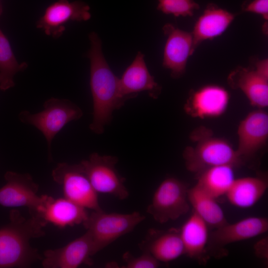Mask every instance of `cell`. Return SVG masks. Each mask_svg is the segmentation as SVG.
<instances>
[{
    "label": "cell",
    "mask_w": 268,
    "mask_h": 268,
    "mask_svg": "<svg viewBox=\"0 0 268 268\" xmlns=\"http://www.w3.org/2000/svg\"><path fill=\"white\" fill-rule=\"evenodd\" d=\"M90 47L86 56L90 60V86L93 99L91 131L102 134L111 122L113 112L128 100L121 93L119 78L113 72L104 56L102 42L98 34L88 35Z\"/></svg>",
    "instance_id": "1"
},
{
    "label": "cell",
    "mask_w": 268,
    "mask_h": 268,
    "mask_svg": "<svg viewBox=\"0 0 268 268\" xmlns=\"http://www.w3.org/2000/svg\"><path fill=\"white\" fill-rule=\"evenodd\" d=\"M46 225L36 216L27 218L18 210H11L9 222L0 228V268H25L41 260L30 241L44 236Z\"/></svg>",
    "instance_id": "2"
},
{
    "label": "cell",
    "mask_w": 268,
    "mask_h": 268,
    "mask_svg": "<svg viewBox=\"0 0 268 268\" xmlns=\"http://www.w3.org/2000/svg\"><path fill=\"white\" fill-rule=\"evenodd\" d=\"M190 138L195 144L185 148L183 157L186 169L192 173L198 175L209 168L221 165L237 167L244 164L228 140L215 136L205 127L194 130Z\"/></svg>",
    "instance_id": "3"
},
{
    "label": "cell",
    "mask_w": 268,
    "mask_h": 268,
    "mask_svg": "<svg viewBox=\"0 0 268 268\" xmlns=\"http://www.w3.org/2000/svg\"><path fill=\"white\" fill-rule=\"evenodd\" d=\"M145 218L138 211L120 213L92 211L83 225L90 236L93 255L133 231Z\"/></svg>",
    "instance_id": "4"
},
{
    "label": "cell",
    "mask_w": 268,
    "mask_h": 268,
    "mask_svg": "<svg viewBox=\"0 0 268 268\" xmlns=\"http://www.w3.org/2000/svg\"><path fill=\"white\" fill-rule=\"evenodd\" d=\"M44 110L32 114L22 111L19 119L23 123L31 125L44 135L48 145L50 158L51 143L55 135L69 122L79 119L83 115L81 109L70 101L65 99L51 98L43 105Z\"/></svg>",
    "instance_id": "5"
},
{
    "label": "cell",
    "mask_w": 268,
    "mask_h": 268,
    "mask_svg": "<svg viewBox=\"0 0 268 268\" xmlns=\"http://www.w3.org/2000/svg\"><path fill=\"white\" fill-rule=\"evenodd\" d=\"M188 190L181 180L174 177L166 178L154 192L147 212L160 223L178 219L190 210Z\"/></svg>",
    "instance_id": "6"
},
{
    "label": "cell",
    "mask_w": 268,
    "mask_h": 268,
    "mask_svg": "<svg viewBox=\"0 0 268 268\" xmlns=\"http://www.w3.org/2000/svg\"><path fill=\"white\" fill-rule=\"evenodd\" d=\"M52 176L54 181L61 186L64 198L87 209L103 210L98 193L79 163H59L53 170Z\"/></svg>",
    "instance_id": "7"
},
{
    "label": "cell",
    "mask_w": 268,
    "mask_h": 268,
    "mask_svg": "<svg viewBox=\"0 0 268 268\" xmlns=\"http://www.w3.org/2000/svg\"><path fill=\"white\" fill-rule=\"evenodd\" d=\"M118 161L115 156L93 153L79 164L98 193L109 194L123 200L128 198L129 193L124 184L125 178L115 167Z\"/></svg>",
    "instance_id": "8"
},
{
    "label": "cell",
    "mask_w": 268,
    "mask_h": 268,
    "mask_svg": "<svg viewBox=\"0 0 268 268\" xmlns=\"http://www.w3.org/2000/svg\"><path fill=\"white\" fill-rule=\"evenodd\" d=\"M5 184L0 188V205L4 207H26L30 215H36L48 195L39 196V186L28 173L7 171Z\"/></svg>",
    "instance_id": "9"
},
{
    "label": "cell",
    "mask_w": 268,
    "mask_h": 268,
    "mask_svg": "<svg viewBox=\"0 0 268 268\" xmlns=\"http://www.w3.org/2000/svg\"><path fill=\"white\" fill-rule=\"evenodd\" d=\"M90 6L76 0H58L49 5L36 23V27L48 36L60 37L65 31L66 24L70 21H87L91 18Z\"/></svg>",
    "instance_id": "10"
},
{
    "label": "cell",
    "mask_w": 268,
    "mask_h": 268,
    "mask_svg": "<svg viewBox=\"0 0 268 268\" xmlns=\"http://www.w3.org/2000/svg\"><path fill=\"white\" fill-rule=\"evenodd\" d=\"M236 151L243 164L254 157L268 138V113L265 109L254 110L242 120L237 129Z\"/></svg>",
    "instance_id": "11"
},
{
    "label": "cell",
    "mask_w": 268,
    "mask_h": 268,
    "mask_svg": "<svg viewBox=\"0 0 268 268\" xmlns=\"http://www.w3.org/2000/svg\"><path fill=\"white\" fill-rule=\"evenodd\" d=\"M162 30L166 37L162 66L170 70L172 78H180L186 71L189 57L195 52L192 33L170 23Z\"/></svg>",
    "instance_id": "12"
},
{
    "label": "cell",
    "mask_w": 268,
    "mask_h": 268,
    "mask_svg": "<svg viewBox=\"0 0 268 268\" xmlns=\"http://www.w3.org/2000/svg\"><path fill=\"white\" fill-rule=\"evenodd\" d=\"M230 99L228 91L215 84L191 91L184 105L186 113L198 119L217 118L226 111Z\"/></svg>",
    "instance_id": "13"
},
{
    "label": "cell",
    "mask_w": 268,
    "mask_h": 268,
    "mask_svg": "<svg viewBox=\"0 0 268 268\" xmlns=\"http://www.w3.org/2000/svg\"><path fill=\"white\" fill-rule=\"evenodd\" d=\"M93 255L92 241L86 231L64 247L45 251L41 264L44 268H76L82 264L92 265Z\"/></svg>",
    "instance_id": "14"
},
{
    "label": "cell",
    "mask_w": 268,
    "mask_h": 268,
    "mask_svg": "<svg viewBox=\"0 0 268 268\" xmlns=\"http://www.w3.org/2000/svg\"><path fill=\"white\" fill-rule=\"evenodd\" d=\"M268 230V219L251 216L233 223L228 222L209 234L207 246L211 250H218L232 243L258 236Z\"/></svg>",
    "instance_id": "15"
},
{
    "label": "cell",
    "mask_w": 268,
    "mask_h": 268,
    "mask_svg": "<svg viewBox=\"0 0 268 268\" xmlns=\"http://www.w3.org/2000/svg\"><path fill=\"white\" fill-rule=\"evenodd\" d=\"M144 57L142 53L138 52L119 78L121 94L128 99L135 97L142 91H147L150 97L156 99L161 92L162 87L149 73Z\"/></svg>",
    "instance_id": "16"
},
{
    "label": "cell",
    "mask_w": 268,
    "mask_h": 268,
    "mask_svg": "<svg viewBox=\"0 0 268 268\" xmlns=\"http://www.w3.org/2000/svg\"><path fill=\"white\" fill-rule=\"evenodd\" d=\"M227 82L232 88L243 92L252 106L259 109L268 106V78L252 66L237 67L228 75Z\"/></svg>",
    "instance_id": "17"
},
{
    "label": "cell",
    "mask_w": 268,
    "mask_h": 268,
    "mask_svg": "<svg viewBox=\"0 0 268 268\" xmlns=\"http://www.w3.org/2000/svg\"><path fill=\"white\" fill-rule=\"evenodd\" d=\"M88 215L87 209L64 197L55 199L48 196L43 206L36 216L47 224L51 223L63 228L83 224Z\"/></svg>",
    "instance_id": "18"
},
{
    "label": "cell",
    "mask_w": 268,
    "mask_h": 268,
    "mask_svg": "<svg viewBox=\"0 0 268 268\" xmlns=\"http://www.w3.org/2000/svg\"><path fill=\"white\" fill-rule=\"evenodd\" d=\"M235 17V14L213 3L206 5L196 21L192 32L194 50L203 41L221 35Z\"/></svg>",
    "instance_id": "19"
},
{
    "label": "cell",
    "mask_w": 268,
    "mask_h": 268,
    "mask_svg": "<svg viewBox=\"0 0 268 268\" xmlns=\"http://www.w3.org/2000/svg\"><path fill=\"white\" fill-rule=\"evenodd\" d=\"M141 247L159 262L168 263L185 254L180 229L150 230Z\"/></svg>",
    "instance_id": "20"
},
{
    "label": "cell",
    "mask_w": 268,
    "mask_h": 268,
    "mask_svg": "<svg viewBox=\"0 0 268 268\" xmlns=\"http://www.w3.org/2000/svg\"><path fill=\"white\" fill-rule=\"evenodd\" d=\"M208 225L195 211L185 222L180 233L185 254L201 264L207 261L206 246L208 240Z\"/></svg>",
    "instance_id": "21"
},
{
    "label": "cell",
    "mask_w": 268,
    "mask_h": 268,
    "mask_svg": "<svg viewBox=\"0 0 268 268\" xmlns=\"http://www.w3.org/2000/svg\"><path fill=\"white\" fill-rule=\"evenodd\" d=\"M268 188V181L266 176L235 178L225 195L233 205L246 208L255 204Z\"/></svg>",
    "instance_id": "22"
},
{
    "label": "cell",
    "mask_w": 268,
    "mask_h": 268,
    "mask_svg": "<svg viewBox=\"0 0 268 268\" xmlns=\"http://www.w3.org/2000/svg\"><path fill=\"white\" fill-rule=\"evenodd\" d=\"M188 199L193 211L208 226L216 228L228 223L223 209L216 201V199L197 185L188 189Z\"/></svg>",
    "instance_id": "23"
},
{
    "label": "cell",
    "mask_w": 268,
    "mask_h": 268,
    "mask_svg": "<svg viewBox=\"0 0 268 268\" xmlns=\"http://www.w3.org/2000/svg\"><path fill=\"white\" fill-rule=\"evenodd\" d=\"M234 168L230 165L209 168L197 175L196 185L216 199L226 194L235 179Z\"/></svg>",
    "instance_id": "24"
},
{
    "label": "cell",
    "mask_w": 268,
    "mask_h": 268,
    "mask_svg": "<svg viewBox=\"0 0 268 268\" xmlns=\"http://www.w3.org/2000/svg\"><path fill=\"white\" fill-rule=\"evenodd\" d=\"M27 67L26 63L18 62L7 37L0 28V89L5 91L13 87L15 74Z\"/></svg>",
    "instance_id": "25"
},
{
    "label": "cell",
    "mask_w": 268,
    "mask_h": 268,
    "mask_svg": "<svg viewBox=\"0 0 268 268\" xmlns=\"http://www.w3.org/2000/svg\"><path fill=\"white\" fill-rule=\"evenodd\" d=\"M157 9L165 14L175 17L192 16L200 8L199 4L194 0H158Z\"/></svg>",
    "instance_id": "26"
},
{
    "label": "cell",
    "mask_w": 268,
    "mask_h": 268,
    "mask_svg": "<svg viewBox=\"0 0 268 268\" xmlns=\"http://www.w3.org/2000/svg\"><path fill=\"white\" fill-rule=\"evenodd\" d=\"M123 259L125 263L123 268H156L160 266V262L146 251L138 257L127 252L123 254Z\"/></svg>",
    "instance_id": "27"
},
{
    "label": "cell",
    "mask_w": 268,
    "mask_h": 268,
    "mask_svg": "<svg viewBox=\"0 0 268 268\" xmlns=\"http://www.w3.org/2000/svg\"><path fill=\"white\" fill-rule=\"evenodd\" d=\"M242 10L260 14L268 20V0H247L241 5Z\"/></svg>",
    "instance_id": "28"
},
{
    "label": "cell",
    "mask_w": 268,
    "mask_h": 268,
    "mask_svg": "<svg viewBox=\"0 0 268 268\" xmlns=\"http://www.w3.org/2000/svg\"><path fill=\"white\" fill-rule=\"evenodd\" d=\"M250 65L264 77L268 78V59L260 60L256 57L250 59Z\"/></svg>",
    "instance_id": "29"
},
{
    "label": "cell",
    "mask_w": 268,
    "mask_h": 268,
    "mask_svg": "<svg viewBox=\"0 0 268 268\" xmlns=\"http://www.w3.org/2000/svg\"><path fill=\"white\" fill-rule=\"evenodd\" d=\"M268 238L260 240L255 245L254 250L255 255L259 258L266 261L268 260Z\"/></svg>",
    "instance_id": "30"
},
{
    "label": "cell",
    "mask_w": 268,
    "mask_h": 268,
    "mask_svg": "<svg viewBox=\"0 0 268 268\" xmlns=\"http://www.w3.org/2000/svg\"><path fill=\"white\" fill-rule=\"evenodd\" d=\"M2 13V2L1 0H0V15Z\"/></svg>",
    "instance_id": "31"
}]
</instances>
